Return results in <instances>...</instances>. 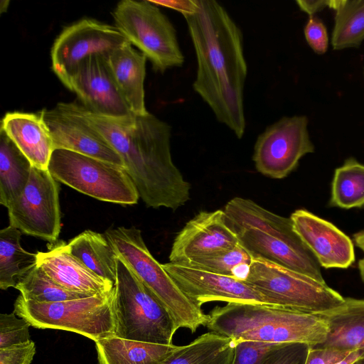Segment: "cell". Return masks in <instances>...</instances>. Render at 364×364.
Segmentation results:
<instances>
[{
  "label": "cell",
  "instance_id": "8fae6325",
  "mask_svg": "<svg viewBox=\"0 0 364 364\" xmlns=\"http://www.w3.org/2000/svg\"><path fill=\"white\" fill-rule=\"evenodd\" d=\"M314 151L308 118L295 115L281 118L258 136L252 159L260 173L281 179L296 168L304 156Z\"/></svg>",
  "mask_w": 364,
  "mask_h": 364
},
{
  "label": "cell",
  "instance_id": "74e56055",
  "mask_svg": "<svg viewBox=\"0 0 364 364\" xmlns=\"http://www.w3.org/2000/svg\"><path fill=\"white\" fill-rule=\"evenodd\" d=\"M296 4L301 11L308 14L309 16L314 15L323 9L332 7L333 0H299Z\"/></svg>",
  "mask_w": 364,
  "mask_h": 364
},
{
  "label": "cell",
  "instance_id": "603a6c76",
  "mask_svg": "<svg viewBox=\"0 0 364 364\" xmlns=\"http://www.w3.org/2000/svg\"><path fill=\"white\" fill-rule=\"evenodd\" d=\"M95 346L100 364H163L177 347L115 336L97 340Z\"/></svg>",
  "mask_w": 364,
  "mask_h": 364
},
{
  "label": "cell",
  "instance_id": "8d00e7d4",
  "mask_svg": "<svg viewBox=\"0 0 364 364\" xmlns=\"http://www.w3.org/2000/svg\"><path fill=\"white\" fill-rule=\"evenodd\" d=\"M350 353L331 348L310 347L305 364H336Z\"/></svg>",
  "mask_w": 364,
  "mask_h": 364
},
{
  "label": "cell",
  "instance_id": "ba28073f",
  "mask_svg": "<svg viewBox=\"0 0 364 364\" xmlns=\"http://www.w3.org/2000/svg\"><path fill=\"white\" fill-rule=\"evenodd\" d=\"M112 15L115 26L150 60L156 71L182 66L184 56L176 29L151 1L122 0Z\"/></svg>",
  "mask_w": 364,
  "mask_h": 364
},
{
  "label": "cell",
  "instance_id": "e0dca14e",
  "mask_svg": "<svg viewBox=\"0 0 364 364\" xmlns=\"http://www.w3.org/2000/svg\"><path fill=\"white\" fill-rule=\"evenodd\" d=\"M232 231L239 243L252 257H261L325 282L319 263L294 227L273 235L255 228H237Z\"/></svg>",
  "mask_w": 364,
  "mask_h": 364
},
{
  "label": "cell",
  "instance_id": "277c9868",
  "mask_svg": "<svg viewBox=\"0 0 364 364\" xmlns=\"http://www.w3.org/2000/svg\"><path fill=\"white\" fill-rule=\"evenodd\" d=\"M105 235L117 257L166 309L178 329L187 328L194 333L205 325L208 314L182 292L162 264L152 256L139 229L122 226L109 229Z\"/></svg>",
  "mask_w": 364,
  "mask_h": 364
},
{
  "label": "cell",
  "instance_id": "484cf974",
  "mask_svg": "<svg viewBox=\"0 0 364 364\" xmlns=\"http://www.w3.org/2000/svg\"><path fill=\"white\" fill-rule=\"evenodd\" d=\"M32 164L8 136L0 132V203L6 208L20 196Z\"/></svg>",
  "mask_w": 364,
  "mask_h": 364
},
{
  "label": "cell",
  "instance_id": "d6a6232c",
  "mask_svg": "<svg viewBox=\"0 0 364 364\" xmlns=\"http://www.w3.org/2000/svg\"><path fill=\"white\" fill-rule=\"evenodd\" d=\"M280 344L253 341L237 342L232 364H262L267 354Z\"/></svg>",
  "mask_w": 364,
  "mask_h": 364
},
{
  "label": "cell",
  "instance_id": "3957f363",
  "mask_svg": "<svg viewBox=\"0 0 364 364\" xmlns=\"http://www.w3.org/2000/svg\"><path fill=\"white\" fill-rule=\"evenodd\" d=\"M205 326L235 343L244 341L300 343L310 347L324 342L328 331L321 314L241 303L216 306L208 314Z\"/></svg>",
  "mask_w": 364,
  "mask_h": 364
},
{
  "label": "cell",
  "instance_id": "4fadbf2b",
  "mask_svg": "<svg viewBox=\"0 0 364 364\" xmlns=\"http://www.w3.org/2000/svg\"><path fill=\"white\" fill-rule=\"evenodd\" d=\"M50 133L55 149H65L125 168L118 153L79 112L75 102H60L39 112Z\"/></svg>",
  "mask_w": 364,
  "mask_h": 364
},
{
  "label": "cell",
  "instance_id": "f35d334b",
  "mask_svg": "<svg viewBox=\"0 0 364 364\" xmlns=\"http://www.w3.org/2000/svg\"><path fill=\"white\" fill-rule=\"evenodd\" d=\"M364 355V351L357 350L350 352L346 357L336 364H353L358 358Z\"/></svg>",
  "mask_w": 364,
  "mask_h": 364
},
{
  "label": "cell",
  "instance_id": "cb8c5ba5",
  "mask_svg": "<svg viewBox=\"0 0 364 364\" xmlns=\"http://www.w3.org/2000/svg\"><path fill=\"white\" fill-rule=\"evenodd\" d=\"M67 246L87 267L114 285L117 255L105 233L86 230L71 239Z\"/></svg>",
  "mask_w": 364,
  "mask_h": 364
},
{
  "label": "cell",
  "instance_id": "60d3db41",
  "mask_svg": "<svg viewBox=\"0 0 364 364\" xmlns=\"http://www.w3.org/2000/svg\"><path fill=\"white\" fill-rule=\"evenodd\" d=\"M360 276L363 283L364 284V258L359 260L358 264Z\"/></svg>",
  "mask_w": 364,
  "mask_h": 364
},
{
  "label": "cell",
  "instance_id": "5bb4252c",
  "mask_svg": "<svg viewBox=\"0 0 364 364\" xmlns=\"http://www.w3.org/2000/svg\"><path fill=\"white\" fill-rule=\"evenodd\" d=\"M162 267L182 292L200 308L210 301L271 306L243 280L170 262Z\"/></svg>",
  "mask_w": 364,
  "mask_h": 364
},
{
  "label": "cell",
  "instance_id": "9c48e42d",
  "mask_svg": "<svg viewBox=\"0 0 364 364\" xmlns=\"http://www.w3.org/2000/svg\"><path fill=\"white\" fill-rule=\"evenodd\" d=\"M48 170L52 176L97 200L121 205L138 203V191L124 168L65 149H55Z\"/></svg>",
  "mask_w": 364,
  "mask_h": 364
},
{
  "label": "cell",
  "instance_id": "d590c367",
  "mask_svg": "<svg viewBox=\"0 0 364 364\" xmlns=\"http://www.w3.org/2000/svg\"><path fill=\"white\" fill-rule=\"evenodd\" d=\"M36 353L34 342L0 349V364H31Z\"/></svg>",
  "mask_w": 364,
  "mask_h": 364
},
{
  "label": "cell",
  "instance_id": "8992f818",
  "mask_svg": "<svg viewBox=\"0 0 364 364\" xmlns=\"http://www.w3.org/2000/svg\"><path fill=\"white\" fill-rule=\"evenodd\" d=\"M244 282L269 305L301 312L322 314L345 300L326 282L258 257H252Z\"/></svg>",
  "mask_w": 364,
  "mask_h": 364
},
{
  "label": "cell",
  "instance_id": "30bf717a",
  "mask_svg": "<svg viewBox=\"0 0 364 364\" xmlns=\"http://www.w3.org/2000/svg\"><path fill=\"white\" fill-rule=\"evenodd\" d=\"M9 225L22 233L54 243L61 229L59 189L48 169L32 166L29 180L8 206Z\"/></svg>",
  "mask_w": 364,
  "mask_h": 364
},
{
  "label": "cell",
  "instance_id": "7bdbcfd3",
  "mask_svg": "<svg viewBox=\"0 0 364 364\" xmlns=\"http://www.w3.org/2000/svg\"><path fill=\"white\" fill-rule=\"evenodd\" d=\"M363 76H364V68H363Z\"/></svg>",
  "mask_w": 364,
  "mask_h": 364
},
{
  "label": "cell",
  "instance_id": "1f68e13d",
  "mask_svg": "<svg viewBox=\"0 0 364 364\" xmlns=\"http://www.w3.org/2000/svg\"><path fill=\"white\" fill-rule=\"evenodd\" d=\"M16 316L14 312L0 314V349L21 345L31 341V325L24 318H18Z\"/></svg>",
  "mask_w": 364,
  "mask_h": 364
},
{
  "label": "cell",
  "instance_id": "ac0fdd59",
  "mask_svg": "<svg viewBox=\"0 0 364 364\" xmlns=\"http://www.w3.org/2000/svg\"><path fill=\"white\" fill-rule=\"evenodd\" d=\"M290 219L295 232L326 269L349 267L355 262L352 240L331 223L298 209Z\"/></svg>",
  "mask_w": 364,
  "mask_h": 364
},
{
  "label": "cell",
  "instance_id": "44dd1931",
  "mask_svg": "<svg viewBox=\"0 0 364 364\" xmlns=\"http://www.w3.org/2000/svg\"><path fill=\"white\" fill-rule=\"evenodd\" d=\"M114 80L134 115L149 112L145 106L146 57L127 43L105 56Z\"/></svg>",
  "mask_w": 364,
  "mask_h": 364
},
{
  "label": "cell",
  "instance_id": "836d02e7",
  "mask_svg": "<svg viewBox=\"0 0 364 364\" xmlns=\"http://www.w3.org/2000/svg\"><path fill=\"white\" fill-rule=\"evenodd\" d=\"M309 348L300 343H282L267 354L262 364H305Z\"/></svg>",
  "mask_w": 364,
  "mask_h": 364
},
{
  "label": "cell",
  "instance_id": "e575fe53",
  "mask_svg": "<svg viewBox=\"0 0 364 364\" xmlns=\"http://www.w3.org/2000/svg\"><path fill=\"white\" fill-rule=\"evenodd\" d=\"M304 36L311 48L317 54H323L328 47V36L323 23L316 16H309L304 27Z\"/></svg>",
  "mask_w": 364,
  "mask_h": 364
},
{
  "label": "cell",
  "instance_id": "d4e9b609",
  "mask_svg": "<svg viewBox=\"0 0 364 364\" xmlns=\"http://www.w3.org/2000/svg\"><path fill=\"white\" fill-rule=\"evenodd\" d=\"M235 343L213 331L177 346L163 364H232Z\"/></svg>",
  "mask_w": 364,
  "mask_h": 364
},
{
  "label": "cell",
  "instance_id": "7a4b0ae2",
  "mask_svg": "<svg viewBox=\"0 0 364 364\" xmlns=\"http://www.w3.org/2000/svg\"><path fill=\"white\" fill-rule=\"evenodd\" d=\"M79 112L122 159L147 207L176 210L190 199L191 184L175 166L171 127L154 114L110 117L76 103Z\"/></svg>",
  "mask_w": 364,
  "mask_h": 364
},
{
  "label": "cell",
  "instance_id": "2e32d148",
  "mask_svg": "<svg viewBox=\"0 0 364 364\" xmlns=\"http://www.w3.org/2000/svg\"><path fill=\"white\" fill-rule=\"evenodd\" d=\"M65 87L77 95L86 109L94 113L110 117L133 114L103 55H94L82 60Z\"/></svg>",
  "mask_w": 364,
  "mask_h": 364
},
{
  "label": "cell",
  "instance_id": "ffe728a7",
  "mask_svg": "<svg viewBox=\"0 0 364 364\" xmlns=\"http://www.w3.org/2000/svg\"><path fill=\"white\" fill-rule=\"evenodd\" d=\"M5 134L33 166L48 169L55 150L49 129L40 112H9L1 122Z\"/></svg>",
  "mask_w": 364,
  "mask_h": 364
},
{
  "label": "cell",
  "instance_id": "f1b7e54d",
  "mask_svg": "<svg viewBox=\"0 0 364 364\" xmlns=\"http://www.w3.org/2000/svg\"><path fill=\"white\" fill-rule=\"evenodd\" d=\"M330 205L344 209L364 205V165L353 158L335 170Z\"/></svg>",
  "mask_w": 364,
  "mask_h": 364
},
{
  "label": "cell",
  "instance_id": "7402d4cb",
  "mask_svg": "<svg viewBox=\"0 0 364 364\" xmlns=\"http://www.w3.org/2000/svg\"><path fill=\"white\" fill-rule=\"evenodd\" d=\"M321 315L328 331L324 342L314 347L364 351V299L345 298L340 306Z\"/></svg>",
  "mask_w": 364,
  "mask_h": 364
},
{
  "label": "cell",
  "instance_id": "4316f807",
  "mask_svg": "<svg viewBox=\"0 0 364 364\" xmlns=\"http://www.w3.org/2000/svg\"><path fill=\"white\" fill-rule=\"evenodd\" d=\"M22 232L9 225L0 230V288L16 287L19 279L37 262V254L24 250L20 243Z\"/></svg>",
  "mask_w": 364,
  "mask_h": 364
},
{
  "label": "cell",
  "instance_id": "f546056e",
  "mask_svg": "<svg viewBox=\"0 0 364 364\" xmlns=\"http://www.w3.org/2000/svg\"><path fill=\"white\" fill-rule=\"evenodd\" d=\"M15 288L22 297L36 302H57L88 297L83 294L70 291L50 279L36 264L18 281Z\"/></svg>",
  "mask_w": 364,
  "mask_h": 364
},
{
  "label": "cell",
  "instance_id": "83f0119b",
  "mask_svg": "<svg viewBox=\"0 0 364 364\" xmlns=\"http://www.w3.org/2000/svg\"><path fill=\"white\" fill-rule=\"evenodd\" d=\"M334 50L358 47L364 40V0H333Z\"/></svg>",
  "mask_w": 364,
  "mask_h": 364
},
{
  "label": "cell",
  "instance_id": "7c38bea8",
  "mask_svg": "<svg viewBox=\"0 0 364 364\" xmlns=\"http://www.w3.org/2000/svg\"><path fill=\"white\" fill-rule=\"evenodd\" d=\"M127 43L115 26L82 18L65 27L55 40L50 52L53 70L65 86L82 60L94 55L106 56Z\"/></svg>",
  "mask_w": 364,
  "mask_h": 364
},
{
  "label": "cell",
  "instance_id": "52a82bcc",
  "mask_svg": "<svg viewBox=\"0 0 364 364\" xmlns=\"http://www.w3.org/2000/svg\"><path fill=\"white\" fill-rule=\"evenodd\" d=\"M113 291L82 299L57 302H36L20 294L14 312L31 326L79 333L95 342L114 336Z\"/></svg>",
  "mask_w": 364,
  "mask_h": 364
},
{
  "label": "cell",
  "instance_id": "d6986e66",
  "mask_svg": "<svg viewBox=\"0 0 364 364\" xmlns=\"http://www.w3.org/2000/svg\"><path fill=\"white\" fill-rule=\"evenodd\" d=\"M47 252H38L36 264L60 287L70 291L95 296L113 291L114 284L87 267L69 251L64 241L50 243Z\"/></svg>",
  "mask_w": 364,
  "mask_h": 364
},
{
  "label": "cell",
  "instance_id": "ab89813d",
  "mask_svg": "<svg viewBox=\"0 0 364 364\" xmlns=\"http://www.w3.org/2000/svg\"><path fill=\"white\" fill-rule=\"evenodd\" d=\"M353 238L356 246L364 252V230L355 233Z\"/></svg>",
  "mask_w": 364,
  "mask_h": 364
},
{
  "label": "cell",
  "instance_id": "6da1fadb",
  "mask_svg": "<svg viewBox=\"0 0 364 364\" xmlns=\"http://www.w3.org/2000/svg\"><path fill=\"white\" fill-rule=\"evenodd\" d=\"M181 14L196 55L193 89L216 119L241 139L246 127L243 92L247 75L241 30L215 0H189Z\"/></svg>",
  "mask_w": 364,
  "mask_h": 364
},
{
  "label": "cell",
  "instance_id": "5b68a950",
  "mask_svg": "<svg viewBox=\"0 0 364 364\" xmlns=\"http://www.w3.org/2000/svg\"><path fill=\"white\" fill-rule=\"evenodd\" d=\"M114 286V336L136 341L171 345L178 330L157 297L128 265L117 259Z\"/></svg>",
  "mask_w": 364,
  "mask_h": 364
},
{
  "label": "cell",
  "instance_id": "9a60e30c",
  "mask_svg": "<svg viewBox=\"0 0 364 364\" xmlns=\"http://www.w3.org/2000/svg\"><path fill=\"white\" fill-rule=\"evenodd\" d=\"M239 244L223 210L201 211L186 223L176 236L170 262L186 265L230 250Z\"/></svg>",
  "mask_w": 364,
  "mask_h": 364
},
{
  "label": "cell",
  "instance_id": "b9f144b4",
  "mask_svg": "<svg viewBox=\"0 0 364 364\" xmlns=\"http://www.w3.org/2000/svg\"><path fill=\"white\" fill-rule=\"evenodd\" d=\"M353 364H364V355L358 358Z\"/></svg>",
  "mask_w": 364,
  "mask_h": 364
},
{
  "label": "cell",
  "instance_id": "4dcf8cb0",
  "mask_svg": "<svg viewBox=\"0 0 364 364\" xmlns=\"http://www.w3.org/2000/svg\"><path fill=\"white\" fill-rule=\"evenodd\" d=\"M252 260L251 254L240 243L226 252L193 261L186 266L245 280Z\"/></svg>",
  "mask_w": 364,
  "mask_h": 364
}]
</instances>
